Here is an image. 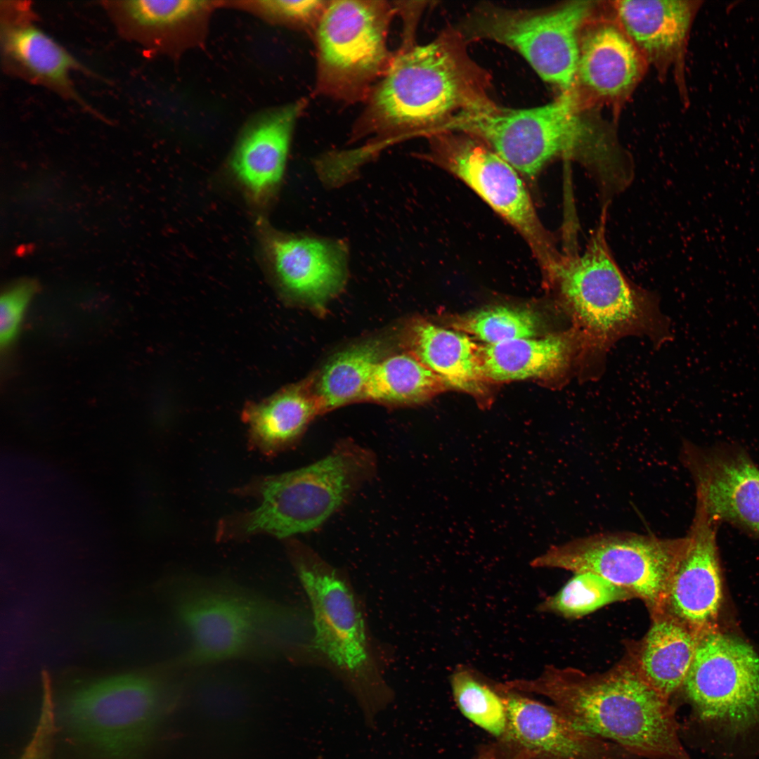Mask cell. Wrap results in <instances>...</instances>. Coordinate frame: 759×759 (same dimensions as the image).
Here are the masks:
<instances>
[{"mask_svg":"<svg viewBox=\"0 0 759 759\" xmlns=\"http://www.w3.org/2000/svg\"><path fill=\"white\" fill-rule=\"evenodd\" d=\"M323 414L313 377L283 388L258 402H249L242 417L253 441L268 453L295 443L309 423Z\"/></svg>","mask_w":759,"mask_h":759,"instance_id":"obj_23","label":"cell"},{"mask_svg":"<svg viewBox=\"0 0 759 759\" xmlns=\"http://www.w3.org/2000/svg\"><path fill=\"white\" fill-rule=\"evenodd\" d=\"M696 499L718 524L726 521L759 537V469L741 448L685 445L682 455Z\"/></svg>","mask_w":759,"mask_h":759,"instance_id":"obj_15","label":"cell"},{"mask_svg":"<svg viewBox=\"0 0 759 759\" xmlns=\"http://www.w3.org/2000/svg\"><path fill=\"white\" fill-rule=\"evenodd\" d=\"M420 156L455 175L475 192L524 238L544 277L561 261L562 254L536 211L523 177L484 141L462 131L428 136Z\"/></svg>","mask_w":759,"mask_h":759,"instance_id":"obj_12","label":"cell"},{"mask_svg":"<svg viewBox=\"0 0 759 759\" xmlns=\"http://www.w3.org/2000/svg\"><path fill=\"white\" fill-rule=\"evenodd\" d=\"M592 6L589 1L545 9L483 4L469 11L455 28L467 43L484 39L516 51L545 82L562 92L573 91L579 31Z\"/></svg>","mask_w":759,"mask_h":759,"instance_id":"obj_10","label":"cell"},{"mask_svg":"<svg viewBox=\"0 0 759 759\" xmlns=\"http://www.w3.org/2000/svg\"><path fill=\"white\" fill-rule=\"evenodd\" d=\"M688 543L687 536L661 538L603 533L552 546L531 565L599 575L642 599L653 616L663 612L672 578Z\"/></svg>","mask_w":759,"mask_h":759,"instance_id":"obj_11","label":"cell"},{"mask_svg":"<svg viewBox=\"0 0 759 759\" xmlns=\"http://www.w3.org/2000/svg\"><path fill=\"white\" fill-rule=\"evenodd\" d=\"M38 284L23 278L7 287L0 301V345L8 348L16 339L25 311L38 291Z\"/></svg>","mask_w":759,"mask_h":759,"instance_id":"obj_32","label":"cell"},{"mask_svg":"<svg viewBox=\"0 0 759 759\" xmlns=\"http://www.w3.org/2000/svg\"><path fill=\"white\" fill-rule=\"evenodd\" d=\"M694 718L720 741L759 732V655L717 628L699 639L682 688Z\"/></svg>","mask_w":759,"mask_h":759,"instance_id":"obj_9","label":"cell"},{"mask_svg":"<svg viewBox=\"0 0 759 759\" xmlns=\"http://www.w3.org/2000/svg\"><path fill=\"white\" fill-rule=\"evenodd\" d=\"M206 1L129 0L122 2L124 14L140 27L160 28L174 25L203 10Z\"/></svg>","mask_w":759,"mask_h":759,"instance_id":"obj_31","label":"cell"},{"mask_svg":"<svg viewBox=\"0 0 759 759\" xmlns=\"http://www.w3.org/2000/svg\"><path fill=\"white\" fill-rule=\"evenodd\" d=\"M651 618L635 660L644 680L670 699L684 684L699 637L666 611Z\"/></svg>","mask_w":759,"mask_h":759,"instance_id":"obj_24","label":"cell"},{"mask_svg":"<svg viewBox=\"0 0 759 759\" xmlns=\"http://www.w3.org/2000/svg\"><path fill=\"white\" fill-rule=\"evenodd\" d=\"M718 523L696 499L686 552L673 575L663 611L697 637L717 628L722 599Z\"/></svg>","mask_w":759,"mask_h":759,"instance_id":"obj_17","label":"cell"},{"mask_svg":"<svg viewBox=\"0 0 759 759\" xmlns=\"http://www.w3.org/2000/svg\"><path fill=\"white\" fill-rule=\"evenodd\" d=\"M1 39L6 56L29 75L77 97L72 74L83 67L51 36L34 24L18 21L5 25Z\"/></svg>","mask_w":759,"mask_h":759,"instance_id":"obj_25","label":"cell"},{"mask_svg":"<svg viewBox=\"0 0 759 759\" xmlns=\"http://www.w3.org/2000/svg\"><path fill=\"white\" fill-rule=\"evenodd\" d=\"M375 466L370 450L350 441L337 444L316 462L266 479L261 503L244 529L281 538L313 531L370 478Z\"/></svg>","mask_w":759,"mask_h":759,"instance_id":"obj_8","label":"cell"},{"mask_svg":"<svg viewBox=\"0 0 759 759\" xmlns=\"http://www.w3.org/2000/svg\"><path fill=\"white\" fill-rule=\"evenodd\" d=\"M385 356V349L377 340L353 345L332 356L313 377L314 390L323 414L363 401L375 366Z\"/></svg>","mask_w":759,"mask_h":759,"instance_id":"obj_26","label":"cell"},{"mask_svg":"<svg viewBox=\"0 0 759 759\" xmlns=\"http://www.w3.org/2000/svg\"><path fill=\"white\" fill-rule=\"evenodd\" d=\"M292 551L311 609V647L342 680L372 726L394 696L377 665L354 592L343 574L308 547L297 545Z\"/></svg>","mask_w":759,"mask_h":759,"instance_id":"obj_5","label":"cell"},{"mask_svg":"<svg viewBox=\"0 0 759 759\" xmlns=\"http://www.w3.org/2000/svg\"><path fill=\"white\" fill-rule=\"evenodd\" d=\"M502 744L501 749L498 746L484 748L474 759H538L528 751Z\"/></svg>","mask_w":759,"mask_h":759,"instance_id":"obj_35","label":"cell"},{"mask_svg":"<svg viewBox=\"0 0 759 759\" xmlns=\"http://www.w3.org/2000/svg\"><path fill=\"white\" fill-rule=\"evenodd\" d=\"M452 325L455 330L492 345L536 337L540 320L528 309L495 306L457 316Z\"/></svg>","mask_w":759,"mask_h":759,"instance_id":"obj_30","label":"cell"},{"mask_svg":"<svg viewBox=\"0 0 759 759\" xmlns=\"http://www.w3.org/2000/svg\"><path fill=\"white\" fill-rule=\"evenodd\" d=\"M448 131L481 140L531 181L557 157L579 162L599 183L614 176L619 162V148L582 117L573 91L531 108H503L495 103L465 110L435 126L429 136Z\"/></svg>","mask_w":759,"mask_h":759,"instance_id":"obj_4","label":"cell"},{"mask_svg":"<svg viewBox=\"0 0 759 759\" xmlns=\"http://www.w3.org/2000/svg\"><path fill=\"white\" fill-rule=\"evenodd\" d=\"M446 388L437 375L405 351L386 356L377 364L363 401L392 406L419 404Z\"/></svg>","mask_w":759,"mask_h":759,"instance_id":"obj_27","label":"cell"},{"mask_svg":"<svg viewBox=\"0 0 759 759\" xmlns=\"http://www.w3.org/2000/svg\"><path fill=\"white\" fill-rule=\"evenodd\" d=\"M456 28L432 41L399 48L377 84L351 129L349 142L361 163L384 148L432 129L460 112L491 105V77L469 56Z\"/></svg>","mask_w":759,"mask_h":759,"instance_id":"obj_1","label":"cell"},{"mask_svg":"<svg viewBox=\"0 0 759 759\" xmlns=\"http://www.w3.org/2000/svg\"><path fill=\"white\" fill-rule=\"evenodd\" d=\"M162 668L96 677L70 689L63 700L68 727L108 756L124 758L147 741L170 691Z\"/></svg>","mask_w":759,"mask_h":759,"instance_id":"obj_7","label":"cell"},{"mask_svg":"<svg viewBox=\"0 0 759 759\" xmlns=\"http://www.w3.org/2000/svg\"><path fill=\"white\" fill-rule=\"evenodd\" d=\"M455 701L461 713L474 724L502 739L507 726L503 695L498 683H488L472 668L460 665L450 676Z\"/></svg>","mask_w":759,"mask_h":759,"instance_id":"obj_28","label":"cell"},{"mask_svg":"<svg viewBox=\"0 0 759 759\" xmlns=\"http://www.w3.org/2000/svg\"><path fill=\"white\" fill-rule=\"evenodd\" d=\"M507 726L500 742L538 759H639L621 746L588 732L559 708L505 690Z\"/></svg>","mask_w":759,"mask_h":759,"instance_id":"obj_16","label":"cell"},{"mask_svg":"<svg viewBox=\"0 0 759 759\" xmlns=\"http://www.w3.org/2000/svg\"><path fill=\"white\" fill-rule=\"evenodd\" d=\"M505 689L544 696L581 729L639 759H692L682 745L675 709L641 675L635 658L601 673L547 666Z\"/></svg>","mask_w":759,"mask_h":759,"instance_id":"obj_3","label":"cell"},{"mask_svg":"<svg viewBox=\"0 0 759 759\" xmlns=\"http://www.w3.org/2000/svg\"><path fill=\"white\" fill-rule=\"evenodd\" d=\"M635 597L628 590L599 575L577 573L556 594L543 601L537 609L565 618H578L606 604Z\"/></svg>","mask_w":759,"mask_h":759,"instance_id":"obj_29","label":"cell"},{"mask_svg":"<svg viewBox=\"0 0 759 759\" xmlns=\"http://www.w3.org/2000/svg\"><path fill=\"white\" fill-rule=\"evenodd\" d=\"M306 106V100L301 99L267 113L237 143L231 171L254 205L267 204L279 186L292 132Z\"/></svg>","mask_w":759,"mask_h":759,"instance_id":"obj_18","label":"cell"},{"mask_svg":"<svg viewBox=\"0 0 759 759\" xmlns=\"http://www.w3.org/2000/svg\"><path fill=\"white\" fill-rule=\"evenodd\" d=\"M43 699L40 715L29 743L18 759H51L54 732V706L50 681L43 675Z\"/></svg>","mask_w":759,"mask_h":759,"instance_id":"obj_34","label":"cell"},{"mask_svg":"<svg viewBox=\"0 0 759 759\" xmlns=\"http://www.w3.org/2000/svg\"><path fill=\"white\" fill-rule=\"evenodd\" d=\"M642 67L640 51L616 25L599 23L580 36L577 80L597 94H623L640 79Z\"/></svg>","mask_w":759,"mask_h":759,"instance_id":"obj_21","label":"cell"},{"mask_svg":"<svg viewBox=\"0 0 759 759\" xmlns=\"http://www.w3.org/2000/svg\"><path fill=\"white\" fill-rule=\"evenodd\" d=\"M394 2L329 1L313 35L315 91L348 104L364 102L389 69L388 34Z\"/></svg>","mask_w":759,"mask_h":759,"instance_id":"obj_6","label":"cell"},{"mask_svg":"<svg viewBox=\"0 0 759 759\" xmlns=\"http://www.w3.org/2000/svg\"><path fill=\"white\" fill-rule=\"evenodd\" d=\"M173 608L190 647L179 665L199 666L247 657L264 642L268 602L232 588L189 583L174 592Z\"/></svg>","mask_w":759,"mask_h":759,"instance_id":"obj_13","label":"cell"},{"mask_svg":"<svg viewBox=\"0 0 759 759\" xmlns=\"http://www.w3.org/2000/svg\"><path fill=\"white\" fill-rule=\"evenodd\" d=\"M261 225L264 258L282 294L321 307L342 290L347 264L342 242L287 234Z\"/></svg>","mask_w":759,"mask_h":759,"instance_id":"obj_14","label":"cell"},{"mask_svg":"<svg viewBox=\"0 0 759 759\" xmlns=\"http://www.w3.org/2000/svg\"><path fill=\"white\" fill-rule=\"evenodd\" d=\"M602 208L585 251L564 254L546 280L578 333L581 382L602 377L610 349L624 337H646L656 347L672 338L657 295L631 281L615 261L606 238L608 207Z\"/></svg>","mask_w":759,"mask_h":759,"instance_id":"obj_2","label":"cell"},{"mask_svg":"<svg viewBox=\"0 0 759 759\" xmlns=\"http://www.w3.org/2000/svg\"><path fill=\"white\" fill-rule=\"evenodd\" d=\"M701 1H618L623 30L654 60L681 58Z\"/></svg>","mask_w":759,"mask_h":759,"instance_id":"obj_22","label":"cell"},{"mask_svg":"<svg viewBox=\"0 0 759 759\" xmlns=\"http://www.w3.org/2000/svg\"><path fill=\"white\" fill-rule=\"evenodd\" d=\"M579 349L578 333L570 327L543 337L481 345V368L488 382L563 380L576 374Z\"/></svg>","mask_w":759,"mask_h":759,"instance_id":"obj_19","label":"cell"},{"mask_svg":"<svg viewBox=\"0 0 759 759\" xmlns=\"http://www.w3.org/2000/svg\"><path fill=\"white\" fill-rule=\"evenodd\" d=\"M329 1L268 0L260 7L275 18L294 25L313 37Z\"/></svg>","mask_w":759,"mask_h":759,"instance_id":"obj_33","label":"cell"},{"mask_svg":"<svg viewBox=\"0 0 759 759\" xmlns=\"http://www.w3.org/2000/svg\"><path fill=\"white\" fill-rule=\"evenodd\" d=\"M402 344L409 353L448 386L483 395L488 381L481 362V344L468 335L438 326L422 318L408 323Z\"/></svg>","mask_w":759,"mask_h":759,"instance_id":"obj_20","label":"cell"}]
</instances>
